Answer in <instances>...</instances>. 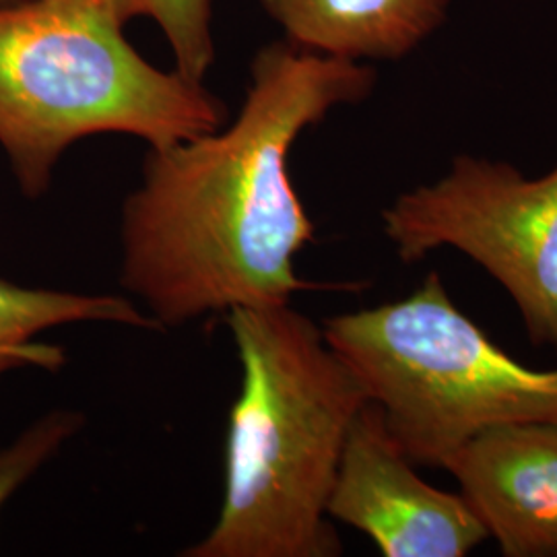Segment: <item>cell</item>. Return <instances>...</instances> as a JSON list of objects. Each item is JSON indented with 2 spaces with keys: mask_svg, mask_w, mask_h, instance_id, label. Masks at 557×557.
I'll use <instances>...</instances> for the list:
<instances>
[{
  "mask_svg": "<svg viewBox=\"0 0 557 557\" xmlns=\"http://www.w3.org/2000/svg\"><path fill=\"white\" fill-rule=\"evenodd\" d=\"M79 322L161 331L156 320L124 296L25 287L0 277V379L17 368L60 370L64 363L62 349L38 343L36 337L44 331Z\"/></svg>",
  "mask_w": 557,
  "mask_h": 557,
  "instance_id": "9",
  "label": "cell"
},
{
  "mask_svg": "<svg viewBox=\"0 0 557 557\" xmlns=\"http://www.w3.org/2000/svg\"><path fill=\"white\" fill-rule=\"evenodd\" d=\"M126 23L156 21L176 60V71L205 83L215 60L213 0H119Z\"/></svg>",
  "mask_w": 557,
  "mask_h": 557,
  "instance_id": "10",
  "label": "cell"
},
{
  "mask_svg": "<svg viewBox=\"0 0 557 557\" xmlns=\"http://www.w3.org/2000/svg\"><path fill=\"white\" fill-rule=\"evenodd\" d=\"M242 384L230 413L220 515L184 557H333L338 458L368 403L322 326L285 304L225 314Z\"/></svg>",
  "mask_w": 557,
  "mask_h": 557,
  "instance_id": "2",
  "label": "cell"
},
{
  "mask_svg": "<svg viewBox=\"0 0 557 557\" xmlns=\"http://www.w3.org/2000/svg\"><path fill=\"white\" fill-rule=\"evenodd\" d=\"M285 40L349 60L400 59L425 40L448 0H260Z\"/></svg>",
  "mask_w": 557,
  "mask_h": 557,
  "instance_id": "8",
  "label": "cell"
},
{
  "mask_svg": "<svg viewBox=\"0 0 557 557\" xmlns=\"http://www.w3.org/2000/svg\"><path fill=\"white\" fill-rule=\"evenodd\" d=\"M85 418L73 409H57L36 419L9 446L0 448V510L60 448L77 436Z\"/></svg>",
  "mask_w": 557,
  "mask_h": 557,
  "instance_id": "11",
  "label": "cell"
},
{
  "mask_svg": "<svg viewBox=\"0 0 557 557\" xmlns=\"http://www.w3.org/2000/svg\"><path fill=\"white\" fill-rule=\"evenodd\" d=\"M403 262L438 248L475 260L515 299L535 345L557 351V165L527 178L502 161L458 156L446 176L382 213Z\"/></svg>",
  "mask_w": 557,
  "mask_h": 557,
  "instance_id": "5",
  "label": "cell"
},
{
  "mask_svg": "<svg viewBox=\"0 0 557 557\" xmlns=\"http://www.w3.org/2000/svg\"><path fill=\"white\" fill-rule=\"evenodd\" d=\"M126 25L119 0L0 4V149L27 199L48 193L79 140L128 135L163 149L227 122L205 83L143 59Z\"/></svg>",
  "mask_w": 557,
  "mask_h": 557,
  "instance_id": "3",
  "label": "cell"
},
{
  "mask_svg": "<svg viewBox=\"0 0 557 557\" xmlns=\"http://www.w3.org/2000/svg\"><path fill=\"white\" fill-rule=\"evenodd\" d=\"M374 85L359 60L275 41L252 60L236 119L147 151L120 211L119 277L161 331L320 287L296 271L314 223L289 153L306 128L366 100Z\"/></svg>",
  "mask_w": 557,
  "mask_h": 557,
  "instance_id": "1",
  "label": "cell"
},
{
  "mask_svg": "<svg viewBox=\"0 0 557 557\" xmlns=\"http://www.w3.org/2000/svg\"><path fill=\"white\" fill-rule=\"evenodd\" d=\"M442 469L457 479L504 556H557V423L485 430Z\"/></svg>",
  "mask_w": 557,
  "mask_h": 557,
  "instance_id": "7",
  "label": "cell"
},
{
  "mask_svg": "<svg viewBox=\"0 0 557 557\" xmlns=\"http://www.w3.org/2000/svg\"><path fill=\"white\" fill-rule=\"evenodd\" d=\"M322 333L421 467L442 469L498 425L557 423V368L504 351L458 310L438 273L407 298L324 320Z\"/></svg>",
  "mask_w": 557,
  "mask_h": 557,
  "instance_id": "4",
  "label": "cell"
},
{
  "mask_svg": "<svg viewBox=\"0 0 557 557\" xmlns=\"http://www.w3.org/2000/svg\"><path fill=\"white\" fill-rule=\"evenodd\" d=\"M9 2H17V0H0V4H9Z\"/></svg>",
  "mask_w": 557,
  "mask_h": 557,
  "instance_id": "12",
  "label": "cell"
},
{
  "mask_svg": "<svg viewBox=\"0 0 557 557\" xmlns=\"http://www.w3.org/2000/svg\"><path fill=\"white\" fill-rule=\"evenodd\" d=\"M326 512L384 557H465L490 537L462 494L419 478L370 400L347 432Z\"/></svg>",
  "mask_w": 557,
  "mask_h": 557,
  "instance_id": "6",
  "label": "cell"
}]
</instances>
